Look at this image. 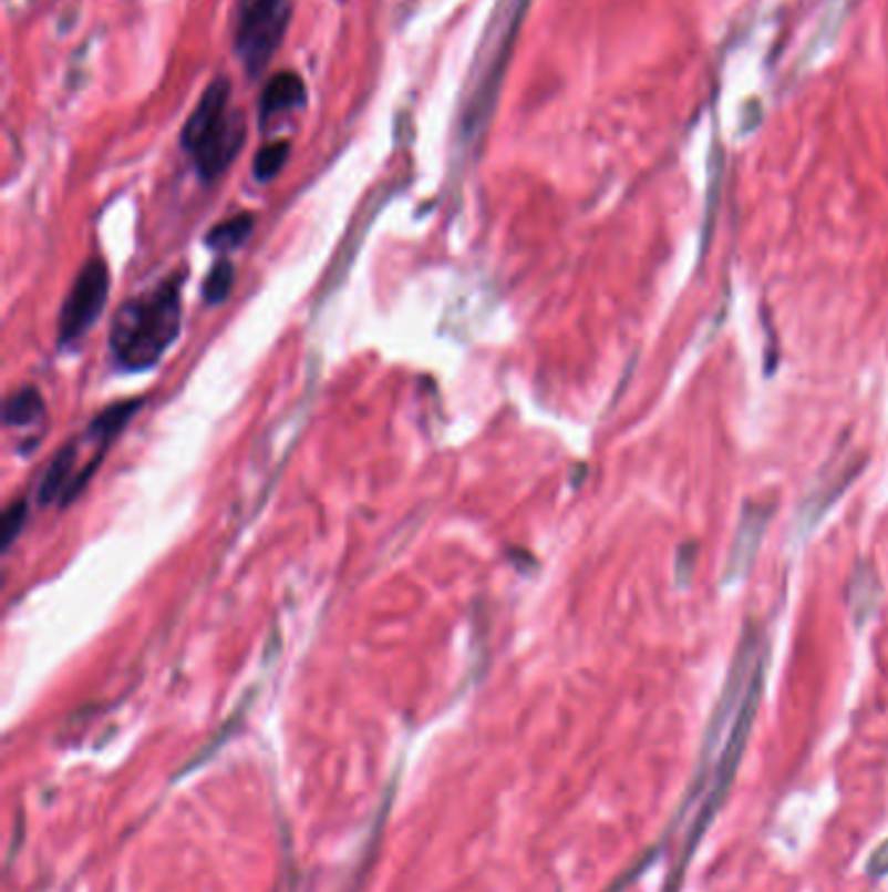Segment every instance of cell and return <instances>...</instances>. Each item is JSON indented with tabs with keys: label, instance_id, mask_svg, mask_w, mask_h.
Returning a JSON list of instances; mask_svg holds the SVG:
<instances>
[{
	"label": "cell",
	"instance_id": "obj_1",
	"mask_svg": "<svg viewBox=\"0 0 888 892\" xmlns=\"http://www.w3.org/2000/svg\"><path fill=\"white\" fill-rule=\"evenodd\" d=\"M180 327V277L162 279L117 308L110 327V352L125 371H146L173 348Z\"/></svg>",
	"mask_w": 888,
	"mask_h": 892
},
{
	"label": "cell",
	"instance_id": "obj_2",
	"mask_svg": "<svg viewBox=\"0 0 888 892\" xmlns=\"http://www.w3.org/2000/svg\"><path fill=\"white\" fill-rule=\"evenodd\" d=\"M248 136L246 115L233 105V84L217 79L206 86L183 125L180 144L204 181H217L238 160Z\"/></svg>",
	"mask_w": 888,
	"mask_h": 892
},
{
	"label": "cell",
	"instance_id": "obj_3",
	"mask_svg": "<svg viewBox=\"0 0 888 892\" xmlns=\"http://www.w3.org/2000/svg\"><path fill=\"white\" fill-rule=\"evenodd\" d=\"M764 647H766V643H764V634H761V626L753 624V622H747L743 626V634H740V639H737L735 658H732L727 678H724L722 695H720V699H716V707H714L712 718H709L704 744H701L699 768H695V780L691 786V793H688L685 807L695 799V793H699L701 788L706 786L709 765H712L714 751H716V747H720V736L724 734V728H727L730 718H735L737 707H740V703H743L747 681H751V674H753V668H756V660H758V655H761V650H764Z\"/></svg>",
	"mask_w": 888,
	"mask_h": 892
},
{
	"label": "cell",
	"instance_id": "obj_4",
	"mask_svg": "<svg viewBox=\"0 0 888 892\" xmlns=\"http://www.w3.org/2000/svg\"><path fill=\"white\" fill-rule=\"evenodd\" d=\"M529 0H500V17L493 21V37L485 40L483 55H477L479 81H475V94L464 102V134L472 136L483 129L487 115L493 113L495 94H498V81L503 76V65L514 48L516 29H519L524 11Z\"/></svg>",
	"mask_w": 888,
	"mask_h": 892
},
{
	"label": "cell",
	"instance_id": "obj_5",
	"mask_svg": "<svg viewBox=\"0 0 888 892\" xmlns=\"http://www.w3.org/2000/svg\"><path fill=\"white\" fill-rule=\"evenodd\" d=\"M292 19V0H238L235 13V53L248 76H261L282 48Z\"/></svg>",
	"mask_w": 888,
	"mask_h": 892
},
{
	"label": "cell",
	"instance_id": "obj_6",
	"mask_svg": "<svg viewBox=\"0 0 888 892\" xmlns=\"http://www.w3.org/2000/svg\"><path fill=\"white\" fill-rule=\"evenodd\" d=\"M107 295H110L107 264L102 259H92L89 264H84L76 283L71 287L69 298H65L63 304L61 331H58L61 345L76 342L79 337H84L86 331L97 324L102 311H105Z\"/></svg>",
	"mask_w": 888,
	"mask_h": 892
},
{
	"label": "cell",
	"instance_id": "obj_7",
	"mask_svg": "<svg viewBox=\"0 0 888 892\" xmlns=\"http://www.w3.org/2000/svg\"><path fill=\"white\" fill-rule=\"evenodd\" d=\"M774 501H745L740 522L735 530V541L730 545L727 566H724L722 585H737L751 574L756 564L761 543H764L766 530L774 517Z\"/></svg>",
	"mask_w": 888,
	"mask_h": 892
},
{
	"label": "cell",
	"instance_id": "obj_8",
	"mask_svg": "<svg viewBox=\"0 0 888 892\" xmlns=\"http://www.w3.org/2000/svg\"><path fill=\"white\" fill-rule=\"evenodd\" d=\"M863 468H865L863 454L847 457V460H841L836 468H828L826 473L820 475V481L810 489L808 499L801 504V533H810V530L824 520L828 509H832L836 501H839L841 493L857 481Z\"/></svg>",
	"mask_w": 888,
	"mask_h": 892
},
{
	"label": "cell",
	"instance_id": "obj_9",
	"mask_svg": "<svg viewBox=\"0 0 888 892\" xmlns=\"http://www.w3.org/2000/svg\"><path fill=\"white\" fill-rule=\"evenodd\" d=\"M308 100L306 84L295 71H279L269 79V84L261 92V123L266 125L271 117L290 113L295 107H302Z\"/></svg>",
	"mask_w": 888,
	"mask_h": 892
},
{
	"label": "cell",
	"instance_id": "obj_10",
	"mask_svg": "<svg viewBox=\"0 0 888 892\" xmlns=\"http://www.w3.org/2000/svg\"><path fill=\"white\" fill-rule=\"evenodd\" d=\"M76 457H79L76 447L73 444L65 447L55 454V460L50 462V468L44 470L40 489H37V501H40L42 506L53 504V501H63L65 504V501L73 499V485H76V481H79Z\"/></svg>",
	"mask_w": 888,
	"mask_h": 892
},
{
	"label": "cell",
	"instance_id": "obj_11",
	"mask_svg": "<svg viewBox=\"0 0 888 892\" xmlns=\"http://www.w3.org/2000/svg\"><path fill=\"white\" fill-rule=\"evenodd\" d=\"M849 611H853V618L857 624V629L870 622V616L876 614L878 603H880V580L878 572L872 570V564H857V570L853 574V582H849Z\"/></svg>",
	"mask_w": 888,
	"mask_h": 892
},
{
	"label": "cell",
	"instance_id": "obj_12",
	"mask_svg": "<svg viewBox=\"0 0 888 892\" xmlns=\"http://www.w3.org/2000/svg\"><path fill=\"white\" fill-rule=\"evenodd\" d=\"M40 416H42V397L34 387L17 389V392L6 400L3 420H6V426H11V429L34 423Z\"/></svg>",
	"mask_w": 888,
	"mask_h": 892
},
{
	"label": "cell",
	"instance_id": "obj_13",
	"mask_svg": "<svg viewBox=\"0 0 888 892\" xmlns=\"http://www.w3.org/2000/svg\"><path fill=\"white\" fill-rule=\"evenodd\" d=\"M250 230H254V215H238V217H229L225 223H219L214 230L206 235V243L214 250H233L238 248L242 240L248 238Z\"/></svg>",
	"mask_w": 888,
	"mask_h": 892
},
{
	"label": "cell",
	"instance_id": "obj_14",
	"mask_svg": "<svg viewBox=\"0 0 888 892\" xmlns=\"http://www.w3.org/2000/svg\"><path fill=\"white\" fill-rule=\"evenodd\" d=\"M290 152L292 146L290 142H271V144H264L261 150L256 152V160H254V175L258 183H266L271 178H277L279 173H282L287 160H290Z\"/></svg>",
	"mask_w": 888,
	"mask_h": 892
},
{
	"label": "cell",
	"instance_id": "obj_15",
	"mask_svg": "<svg viewBox=\"0 0 888 892\" xmlns=\"http://www.w3.org/2000/svg\"><path fill=\"white\" fill-rule=\"evenodd\" d=\"M136 410H138V402H117V404H113V408H107L105 412H102V416L94 418L92 429H89V437H97L100 444H107V441L113 439L115 433L121 431L133 416H136Z\"/></svg>",
	"mask_w": 888,
	"mask_h": 892
},
{
	"label": "cell",
	"instance_id": "obj_16",
	"mask_svg": "<svg viewBox=\"0 0 888 892\" xmlns=\"http://www.w3.org/2000/svg\"><path fill=\"white\" fill-rule=\"evenodd\" d=\"M233 277H235L233 264H229L227 259H219L211 267L209 277H206L204 298L209 300V304H221V300L229 295V290H233Z\"/></svg>",
	"mask_w": 888,
	"mask_h": 892
},
{
	"label": "cell",
	"instance_id": "obj_17",
	"mask_svg": "<svg viewBox=\"0 0 888 892\" xmlns=\"http://www.w3.org/2000/svg\"><path fill=\"white\" fill-rule=\"evenodd\" d=\"M24 520H27V504L24 501H13V504L6 509V514H3V545L6 548L17 541L21 527H24Z\"/></svg>",
	"mask_w": 888,
	"mask_h": 892
},
{
	"label": "cell",
	"instance_id": "obj_18",
	"mask_svg": "<svg viewBox=\"0 0 888 892\" xmlns=\"http://www.w3.org/2000/svg\"><path fill=\"white\" fill-rule=\"evenodd\" d=\"M695 558H699V551H695V543H685L683 548L678 551L675 558V580L680 585H688L691 574L695 570Z\"/></svg>",
	"mask_w": 888,
	"mask_h": 892
},
{
	"label": "cell",
	"instance_id": "obj_19",
	"mask_svg": "<svg viewBox=\"0 0 888 892\" xmlns=\"http://www.w3.org/2000/svg\"><path fill=\"white\" fill-rule=\"evenodd\" d=\"M868 874L872 880H880V876H888V840L886 843H880L876 851H872V857L868 859Z\"/></svg>",
	"mask_w": 888,
	"mask_h": 892
}]
</instances>
